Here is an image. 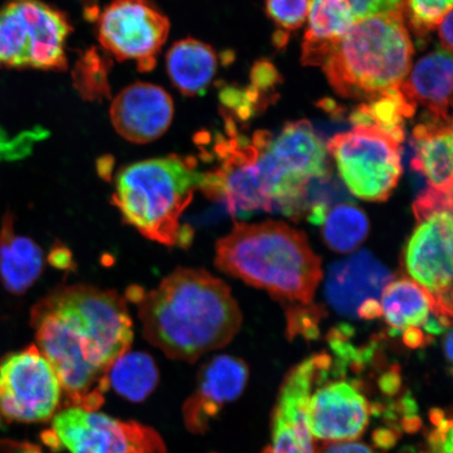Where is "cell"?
<instances>
[{"mask_svg":"<svg viewBox=\"0 0 453 453\" xmlns=\"http://www.w3.org/2000/svg\"><path fill=\"white\" fill-rule=\"evenodd\" d=\"M452 56L445 50H434L413 66L401 85L411 104H421L434 115L449 116L452 100Z\"/></svg>","mask_w":453,"mask_h":453,"instance_id":"44dd1931","label":"cell"},{"mask_svg":"<svg viewBox=\"0 0 453 453\" xmlns=\"http://www.w3.org/2000/svg\"><path fill=\"white\" fill-rule=\"evenodd\" d=\"M160 380L154 358L143 352H127L113 362L107 372L109 388L130 402L144 401Z\"/></svg>","mask_w":453,"mask_h":453,"instance_id":"cb8c5ba5","label":"cell"},{"mask_svg":"<svg viewBox=\"0 0 453 453\" xmlns=\"http://www.w3.org/2000/svg\"><path fill=\"white\" fill-rule=\"evenodd\" d=\"M452 10H450L438 26L441 45H443V48L447 52L450 53L452 50Z\"/></svg>","mask_w":453,"mask_h":453,"instance_id":"836d02e7","label":"cell"},{"mask_svg":"<svg viewBox=\"0 0 453 453\" xmlns=\"http://www.w3.org/2000/svg\"><path fill=\"white\" fill-rule=\"evenodd\" d=\"M417 106L405 97L401 87L381 97L362 104L349 117L354 127H375L398 143L404 141L405 119L412 118Z\"/></svg>","mask_w":453,"mask_h":453,"instance_id":"d4e9b609","label":"cell"},{"mask_svg":"<svg viewBox=\"0 0 453 453\" xmlns=\"http://www.w3.org/2000/svg\"><path fill=\"white\" fill-rule=\"evenodd\" d=\"M42 440L54 450L70 453H166L154 429L78 406L57 412Z\"/></svg>","mask_w":453,"mask_h":453,"instance_id":"30bf717a","label":"cell"},{"mask_svg":"<svg viewBox=\"0 0 453 453\" xmlns=\"http://www.w3.org/2000/svg\"><path fill=\"white\" fill-rule=\"evenodd\" d=\"M392 280L390 271L372 253L359 251L331 265L326 298L339 314L355 319L361 305L380 299L384 288Z\"/></svg>","mask_w":453,"mask_h":453,"instance_id":"ac0fdd59","label":"cell"},{"mask_svg":"<svg viewBox=\"0 0 453 453\" xmlns=\"http://www.w3.org/2000/svg\"><path fill=\"white\" fill-rule=\"evenodd\" d=\"M257 167L269 195L299 215L310 211L311 183L331 177L326 147L307 120L286 124L276 139L265 132Z\"/></svg>","mask_w":453,"mask_h":453,"instance_id":"8992f818","label":"cell"},{"mask_svg":"<svg viewBox=\"0 0 453 453\" xmlns=\"http://www.w3.org/2000/svg\"><path fill=\"white\" fill-rule=\"evenodd\" d=\"M36 347L53 366L66 406L98 411L109 389L107 372L132 347L126 299L87 285L56 288L33 308Z\"/></svg>","mask_w":453,"mask_h":453,"instance_id":"6da1fadb","label":"cell"},{"mask_svg":"<svg viewBox=\"0 0 453 453\" xmlns=\"http://www.w3.org/2000/svg\"><path fill=\"white\" fill-rule=\"evenodd\" d=\"M430 418L434 424V430L427 439V449L421 453H452V421L446 418L445 412L433 411Z\"/></svg>","mask_w":453,"mask_h":453,"instance_id":"f546056e","label":"cell"},{"mask_svg":"<svg viewBox=\"0 0 453 453\" xmlns=\"http://www.w3.org/2000/svg\"><path fill=\"white\" fill-rule=\"evenodd\" d=\"M311 389L308 360L288 373L272 418V445L265 453H315L308 405Z\"/></svg>","mask_w":453,"mask_h":453,"instance_id":"e0dca14e","label":"cell"},{"mask_svg":"<svg viewBox=\"0 0 453 453\" xmlns=\"http://www.w3.org/2000/svg\"><path fill=\"white\" fill-rule=\"evenodd\" d=\"M203 179L192 157L173 155L134 163L117 174L112 203L147 239L186 247L194 235L180 218L201 191Z\"/></svg>","mask_w":453,"mask_h":453,"instance_id":"277c9868","label":"cell"},{"mask_svg":"<svg viewBox=\"0 0 453 453\" xmlns=\"http://www.w3.org/2000/svg\"><path fill=\"white\" fill-rule=\"evenodd\" d=\"M303 45L332 47L355 25L347 0H311Z\"/></svg>","mask_w":453,"mask_h":453,"instance_id":"484cf974","label":"cell"},{"mask_svg":"<svg viewBox=\"0 0 453 453\" xmlns=\"http://www.w3.org/2000/svg\"><path fill=\"white\" fill-rule=\"evenodd\" d=\"M380 299L381 314L395 334L424 327L428 336H432L450 326L449 322L435 315L428 293L407 277L389 281Z\"/></svg>","mask_w":453,"mask_h":453,"instance_id":"ffe728a7","label":"cell"},{"mask_svg":"<svg viewBox=\"0 0 453 453\" xmlns=\"http://www.w3.org/2000/svg\"><path fill=\"white\" fill-rule=\"evenodd\" d=\"M144 337L170 359L195 362L226 347L242 325L230 288L205 270L179 268L155 290L134 287Z\"/></svg>","mask_w":453,"mask_h":453,"instance_id":"7a4b0ae2","label":"cell"},{"mask_svg":"<svg viewBox=\"0 0 453 453\" xmlns=\"http://www.w3.org/2000/svg\"><path fill=\"white\" fill-rule=\"evenodd\" d=\"M418 225L404 250V267L432 297L434 313L452 316V207L415 213Z\"/></svg>","mask_w":453,"mask_h":453,"instance_id":"7c38bea8","label":"cell"},{"mask_svg":"<svg viewBox=\"0 0 453 453\" xmlns=\"http://www.w3.org/2000/svg\"><path fill=\"white\" fill-rule=\"evenodd\" d=\"M215 265L248 285L309 304L322 279L321 260L303 232L281 222L237 223L215 249Z\"/></svg>","mask_w":453,"mask_h":453,"instance_id":"3957f363","label":"cell"},{"mask_svg":"<svg viewBox=\"0 0 453 453\" xmlns=\"http://www.w3.org/2000/svg\"><path fill=\"white\" fill-rule=\"evenodd\" d=\"M170 24L150 0H113L102 12L99 41L119 60L134 61L141 72L156 66Z\"/></svg>","mask_w":453,"mask_h":453,"instance_id":"4fadbf2b","label":"cell"},{"mask_svg":"<svg viewBox=\"0 0 453 453\" xmlns=\"http://www.w3.org/2000/svg\"><path fill=\"white\" fill-rule=\"evenodd\" d=\"M64 400L52 365L36 345L0 361V418L21 423L52 418Z\"/></svg>","mask_w":453,"mask_h":453,"instance_id":"8fae6325","label":"cell"},{"mask_svg":"<svg viewBox=\"0 0 453 453\" xmlns=\"http://www.w3.org/2000/svg\"><path fill=\"white\" fill-rule=\"evenodd\" d=\"M334 356L310 357L311 389L308 418L311 437L321 443L353 441L365 432L371 404L359 380L345 378L347 357L330 345Z\"/></svg>","mask_w":453,"mask_h":453,"instance_id":"52a82bcc","label":"cell"},{"mask_svg":"<svg viewBox=\"0 0 453 453\" xmlns=\"http://www.w3.org/2000/svg\"><path fill=\"white\" fill-rule=\"evenodd\" d=\"M415 50L402 10L355 24L322 65L343 98L371 101L399 88Z\"/></svg>","mask_w":453,"mask_h":453,"instance_id":"5b68a950","label":"cell"},{"mask_svg":"<svg viewBox=\"0 0 453 453\" xmlns=\"http://www.w3.org/2000/svg\"><path fill=\"white\" fill-rule=\"evenodd\" d=\"M356 21L398 12L402 0H347Z\"/></svg>","mask_w":453,"mask_h":453,"instance_id":"1f68e13d","label":"cell"},{"mask_svg":"<svg viewBox=\"0 0 453 453\" xmlns=\"http://www.w3.org/2000/svg\"><path fill=\"white\" fill-rule=\"evenodd\" d=\"M280 81V73L271 62L260 60L254 65L251 72V88L265 104H269V97L275 93L276 85Z\"/></svg>","mask_w":453,"mask_h":453,"instance_id":"4dcf8cb0","label":"cell"},{"mask_svg":"<svg viewBox=\"0 0 453 453\" xmlns=\"http://www.w3.org/2000/svg\"><path fill=\"white\" fill-rule=\"evenodd\" d=\"M400 143L375 127H356L328 141L326 150L335 158L340 177L357 197L387 201L401 173Z\"/></svg>","mask_w":453,"mask_h":453,"instance_id":"9c48e42d","label":"cell"},{"mask_svg":"<svg viewBox=\"0 0 453 453\" xmlns=\"http://www.w3.org/2000/svg\"><path fill=\"white\" fill-rule=\"evenodd\" d=\"M248 378V366L236 357L219 355L207 362L184 405L186 427L195 434L205 433L223 407L242 394Z\"/></svg>","mask_w":453,"mask_h":453,"instance_id":"9a60e30c","label":"cell"},{"mask_svg":"<svg viewBox=\"0 0 453 453\" xmlns=\"http://www.w3.org/2000/svg\"><path fill=\"white\" fill-rule=\"evenodd\" d=\"M411 167L427 179L430 188L452 192V124L450 116L426 111L413 128Z\"/></svg>","mask_w":453,"mask_h":453,"instance_id":"d6986e66","label":"cell"},{"mask_svg":"<svg viewBox=\"0 0 453 453\" xmlns=\"http://www.w3.org/2000/svg\"><path fill=\"white\" fill-rule=\"evenodd\" d=\"M322 234L327 246L337 252H352L368 234V219L364 211L350 203H340L326 212Z\"/></svg>","mask_w":453,"mask_h":453,"instance_id":"4316f807","label":"cell"},{"mask_svg":"<svg viewBox=\"0 0 453 453\" xmlns=\"http://www.w3.org/2000/svg\"><path fill=\"white\" fill-rule=\"evenodd\" d=\"M71 25L38 0H13L0 9V66L64 71Z\"/></svg>","mask_w":453,"mask_h":453,"instance_id":"ba28073f","label":"cell"},{"mask_svg":"<svg viewBox=\"0 0 453 453\" xmlns=\"http://www.w3.org/2000/svg\"><path fill=\"white\" fill-rule=\"evenodd\" d=\"M219 166L203 172L201 191L223 203L234 218H247L257 211L272 212L257 167L258 151L242 138L223 140L215 147Z\"/></svg>","mask_w":453,"mask_h":453,"instance_id":"5bb4252c","label":"cell"},{"mask_svg":"<svg viewBox=\"0 0 453 453\" xmlns=\"http://www.w3.org/2000/svg\"><path fill=\"white\" fill-rule=\"evenodd\" d=\"M43 252L28 237L16 234L13 215H4L0 229V280L7 290L20 296L41 277Z\"/></svg>","mask_w":453,"mask_h":453,"instance_id":"7402d4cb","label":"cell"},{"mask_svg":"<svg viewBox=\"0 0 453 453\" xmlns=\"http://www.w3.org/2000/svg\"><path fill=\"white\" fill-rule=\"evenodd\" d=\"M167 71L170 81L180 93L202 94L217 73L218 56L211 45L187 38L169 50Z\"/></svg>","mask_w":453,"mask_h":453,"instance_id":"603a6c76","label":"cell"},{"mask_svg":"<svg viewBox=\"0 0 453 453\" xmlns=\"http://www.w3.org/2000/svg\"><path fill=\"white\" fill-rule=\"evenodd\" d=\"M445 353L449 361L452 360V332L449 330V334H447V338L445 342Z\"/></svg>","mask_w":453,"mask_h":453,"instance_id":"e575fe53","label":"cell"},{"mask_svg":"<svg viewBox=\"0 0 453 453\" xmlns=\"http://www.w3.org/2000/svg\"><path fill=\"white\" fill-rule=\"evenodd\" d=\"M172 97L160 87L134 83L112 101L111 120L117 133L132 143L145 144L166 133L173 119Z\"/></svg>","mask_w":453,"mask_h":453,"instance_id":"2e32d148","label":"cell"},{"mask_svg":"<svg viewBox=\"0 0 453 453\" xmlns=\"http://www.w3.org/2000/svg\"><path fill=\"white\" fill-rule=\"evenodd\" d=\"M271 19L287 34L304 24L309 13L311 0H265Z\"/></svg>","mask_w":453,"mask_h":453,"instance_id":"83f0119b","label":"cell"},{"mask_svg":"<svg viewBox=\"0 0 453 453\" xmlns=\"http://www.w3.org/2000/svg\"><path fill=\"white\" fill-rule=\"evenodd\" d=\"M315 453H376L372 447L367 446L361 441H328V443H321L320 446L315 447Z\"/></svg>","mask_w":453,"mask_h":453,"instance_id":"d6a6232c","label":"cell"},{"mask_svg":"<svg viewBox=\"0 0 453 453\" xmlns=\"http://www.w3.org/2000/svg\"><path fill=\"white\" fill-rule=\"evenodd\" d=\"M411 24L418 33L434 30L452 10V0H409Z\"/></svg>","mask_w":453,"mask_h":453,"instance_id":"f1b7e54d","label":"cell"}]
</instances>
